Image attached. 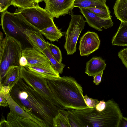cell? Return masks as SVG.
Wrapping results in <instances>:
<instances>
[{
    "instance_id": "6da1fadb",
    "label": "cell",
    "mask_w": 127,
    "mask_h": 127,
    "mask_svg": "<svg viewBox=\"0 0 127 127\" xmlns=\"http://www.w3.org/2000/svg\"><path fill=\"white\" fill-rule=\"evenodd\" d=\"M13 100L27 112L47 127H53V120L58 108L28 85L21 78L11 89Z\"/></svg>"
},
{
    "instance_id": "7a4b0ae2",
    "label": "cell",
    "mask_w": 127,
    "mask_h": 127,
    "mask_svg": "<svg viewBox=\"0 0 127 127\" xmlns=\"http://www.w3.org/2000/svg\"><path fill=\"white\" fill-rule=\"evenodd\" d=\"M46 80L54 96L64 109L89 108L84 100L82 87L74 78L64 76Z\"/></svg>"
},
{
    "instance_id": "3957f363",
    "label": "cell",
    "mask_w": 127,
    "mask_h": 127,
    "mask_svg": "<svg viewBox=\"0 0 127 127\" xmlns=\"http://www.w3.org/2000/svg\"><path fill=\"white\" fill-rule=\"evenodd\" d=\"M103 111L95 107L80 110H71L80 120L84 127H118L123 116L118 104L113 99L107 100Z\"/></svg>"
},
{
    "instance_id": "277c9868",
    "label": "cell",
    "mask_w": 127,
    "mask_h": 127,
    "mask_svg": "<svg viewBox=\"0 0 127 127\" xmlns=\"http://www.w3.org/2000/svg\"><path fill=\"white\" fill-rule=\"evenodd\" d=\"M1 25L5 35L12 37L20 42L23 49L32 46L25 31L30 29L39 31L29 23L19 12L11 13L5 11L1 17Z\"/></svg>"
},
{
    "instance_id": "5b68a950",
    "label": "cell",
    "mask_w": 127,
    "mask_h": 127,
    "mask_svg": "<svg viewBox=\"0 0 127 127\" xmlns=\"http://www.w3.org/2000/svg\"><path fill=\"white\" fill-rule=\"evenodd\" d=\"M22 47L20 42L14 38L5 35L0 32V79L3 78L9 67L20 66V59L22 56Z\"/></svg>"
},
{
    "instance_id": "8992f818",
    "label": "cell",
    "mask_w": 127,
    "mask_h": 127,
    "mask_svg": "<svg viewBox=\"0 0 127 127\" xmlns=\"http://www.w3.org/2000/svg\"><path fill=\"white\" fill-rule=\"evenodd\" d=\"M21 78L37 92L51 102L60 109H64L50 89L46 79L40 77L20 66Z\"/></svg>"
},
{
    "instance_id": "52a82bcc",
    "label": "cell",
    "mask_w": 127,
    "mask_h": 127,
    "mask_svg": "<svg viewBox=\"0 0 127 127\" xmlns=\"http://www.w3.org/2000/svg\"><path fill=\"white\" fill-rule=\"evenodd\" d=\"M20 12L26 19L39 31L55 25L53 17L45 9L37 4L31 7L20 9Z\"/></svg>"
},
{
    "instance_id": "ba28073f",
    "label": "cell",
    "mask_w": 127,
    "mask_h": 127,
    "mask_svg": "<svg viewBox=\"0 0 127 127\" xmlns=\"http://www.w3.org/2000/svg\"><path fill=\"white\" fill-rule=\"evenodd\" d=\"M70 15L71 19L65 33L64 45L67 55H73L76 52L78 39L86 22L83 16L81 15H74L72 12Z\"/></svg>"
},
{
    "instance_id": "9c48e42d",
    "label": "cell",
    "mask_w": 127,
    "mask_h": 127,
    "mask_svg": "<svg viewBox=\"0 0 127 127\" xmlns=\"http://www.w3.org/2000/svg\"><path fill=\"white\" fill-rule=\"evenodd\" d=\"M75 0H44L45 9L53 17L58 18L66 14L70 15L74 8Z\"/></svg>"
},
{
    "instance_id": "30bf717a",
    "label": "cell",
    "mask_w": 127,
    "mask_h": 127,
    "mask_svg": "<svg viewBox=\"0 0 127 127\" xmlns=\"http://www.w3.org/2000/svg\"><path fill=\"white\" fill-rule=\"evenodd\" d=\"M79 50L81 56H87L97 50L100 41L97 34L88 31L81 37Z\"/></svg>"
},
{
    "instance_id": "8fae6325",
    "label": "cell",
    "mask_w": 127,
    "mask_h": 127,
    "mask_svg": "<svg viewBox=\"0 0 127 127\" xmlns=\"http://www.w3.org/2000/svg\"><path fill=\"white\" fill-rule=\"evenodd\" d=\"M80 12L86 19L89 25L98 31L111 27L114 24L111 19H104L98 17L92 11L85 8H79Z\"/></svg>"
},
{
    "instance_id": "7c38bea8",
    "label": "cell",
    "mask_w": 127,
    "mask_h": 127,
    "mask_svg": "<svg viewBox=\"0 0 127 127\" xmlns=\"http://www.w3.org/2000/svg\"><path fill=\"white\" fill-rule=\"evenodd\" d=\"M25 67L36 75L46 79H51L60 77L59 73L54 69L51 65L28 64Z\"/></svg>"
},
{
    "instance_id": "4fadbf2b",
    "label": "cell",
    "mask_w": 127,
    "mask_h": 127,
    "mask_svg": "<svg viewBox=\"0 0 127 127\" xmlns=\"http://www.w3.org/2000/svg\"><path fill=\"white\" fill-rule=\"evenodd\" d=\"M22 56L26 58L28 64L51 65L48 58L44 54L32 47H27L23 49Z\"/></svg>"
},
{
    "instance_id": "5bb4252c",
    "label": "cell",
    "mask_w": 127,
    "mask_h": 127,
    "mask_svg": "<svg viewBox=\"0 0 127 127\" xmlns=\"http://www.w3.org/2000/svg\"><path fill=\"white\" fill-rule=\"evenodd\" d=\"M4 93L8 101L10 112L20 117L31 120L36 123L40 127H47L45 124L39 121L18 105L13 99L9 93Z\"/></svg>"
},
{
    "instance_id": "9a60e30c",
    "label": "cell",
    "mask_w": 127,
    "mask_h": 127,
    "mask_svg": "<svg viewBox=\"0 0 127 127\" xmlns=\"http://www.w3.org/2000/svg\"><path fill=\"white\" fill-rule=\"evenodd\" d=\"M25 34L32 47L43 53L47 48V41L45 40L42 35L39 31L27 29Z\"/></svg>"
},
{
    "instance_id": "2e32d148",
    "label": "cell",
    "mask_w": 127,
    "mask_h": 127,
    "mask_svg": "<svg viewBox=\"0 0 127 127\" xmlns=\"http://www.w3.org/2000/svg\"><path fill=\"white\" fill-rule=\"evenodd\" d=\"M21 78L20 66H11L0 80V83L2 86H9L11 90Z\"/></svg>"
},
{
    "instance_id": "e0dca14e",
    "label": "cell",
    "mask_w": 127,
    "mask_h": 127,
    "mask_svg": "<svg viewBox=\"0 0 127 127\" xmlns=\"http://www.w3.org/2000/svg\"><path fill=\"white\" fill-rule=\"evenodd\" d=\"M106 64L100 57H94L86 63L85 73L88 76H94L100 72L103 71Z\"/></svg>"
},
{
    "instance_id": "ac0fdd59",
    "label": "cell",
    "mask_w": 127,
    "mask_h": 127,
    "mask_svg": "<svg viewBox=\"0 0 127 127\" xmlns=\"http://www.w3.org/2000/svg\"><path fill=\"white\" fill-rule=\"evenodd\" d=\"M7 119L12 127H40L32 120L20 117L10 112L7 114Z\"/></svg>"
},
{
    "instance_id": "d6986e66",
    "label": "cell",
    "mask_w": 127,
    "mask_h": 127,
    "mask_svg": "<svg viewBox=\"0 0 127 127\" xmlns=\"http://www.w3.org/2000/svg\"><path fill=\"white\" fill-rule=\"evenodd\" d=\"M106 2L101 0H75L73 6L74 7H76L79 8H94L109 10Z\"/></svg>"
},
{
    "instance_id": "ffe728a7",
    "label": "cell",
    "mask_w": 127,
    "mask_h": 127,
    "mask_svg": "<svg viewBox=\"0 0 127 127\" xmlns=\"http://www.w3.org/2000/svg\"><path fill=\"white\" fill-rule=\"evenodd\" d=\"M112 43L114 45L127 46V22H121L112 39Z\"/></svg>"
},
{
    "instance_id": "44dd1931",
    "label": "cell",
    "mask_w": 127,
    "mask_h": 127,
    "mask_svg": "<svg viewBox=\"0 0 127 127\" xmlns=\"http://www.w3.org/2000/svg\"><path fill=\"white\" fill-rule=\"evenodd\" d=\"M113 9L117 19L121 22H127V0H116Z\"/></svg>"
},
{
    "instance_id": "7402d4cb",
    "label": "cell",
    "mask_w": 127,
    "mask_h": 127,
    "mask_svg": "<svg viewBox=\"0 0 127 127\" xmlns=\"http://www.w3.org/2000/svg\"><path fill=\"white\" fill-rule=\"evenodd\" d=\"M39 32L51 42L58 41L63 35L62 33L55 25L39 30Z\"/></svg>"
},
{
    "instance_id": "603a6c76",
    "label": "cell",
    "mask_w": 127,
    "mask_h": 127,
    "mask_svg": "<svg viewBox=\"0 0 127 127\" xmlns=\"http://www.w3.org/2000/svg\"><path fill=\"white\" fill-rule=\"evenodd\" d=\"M53 127H71L67 117V111L59 109L58 114L53 120Z\"/></svg>"
},
{
    "instance_id": "cb8c5ba5",
    "label": "cell",
    "mask_w": 127,
    "mask_h": 127,
    "mask_svg": "<svg viewBox=\"0 0 127 127\" xmlns=\"http://www.w3.org/2000/svg\"><path fill=\"white\" fill-rule=\"evenodd\" d=\"M43 54L48 58L54 69L59 73H62L64 68L65 66V65L62 63H60L58 62L47 48L43 51Z\"/></svg>"
},
{
    "instance_id": "d4e9b609",
    "label": "cell",
    "mask_w": 127,
    "mask_h": 127,
    "mask_svg": "<svg viewBox=\"0 0 127 127\" xmlns=\"http://www.w3.org/2000/svg\"><path fill=\"white\" fill-rule=\"evenodd\" d=\"M11 5L20 9L34 6L37 4L35 0H11Z\"/></svg>"
},
{
    "instance_id": "484cf974",
    "label": "cell",
    "mask_w": 127,
    "mask_h": 127,
    "mask_svg": "<svg viewBox=\"0 0 127 127\" xmlns=\"http://www.w3.org/2000/svg\"><path fill=\"white\" fill-rule=\"evenodd\" d=\"M47 48L52 55L60 63H62V53L59 48L56 45L47 41Z\"/></svg>"
},
{
    "instance_id": "4316f807",
    "label": "cell",
    "mask_w": 127,
    "mask_h": 127,
    "mask_svg": "<svg viewBox=\"0 0 127 127\" xmlns=\"http://www.w3.org/2000/svg\"><path fill=\"white\" fill-rule=\"evenodd\" d=\"M68 119L71 127H84L80 119L70 110L67 111Z\"/></svg>"
},
{
    "instance_id": "83f0119b",
    "label": "cell",
    "mask_w": 127,
    "mask_h": 127,
    "mask_svg": "<svg viewBox=\"0 0 127 127\" xmlns=\"http://www.w3.org/2000/svg\"><path fill=\"white\" fill-rule=\"evenodd\" d=\"M94 13L98 17L102 18L108 19H111L110 10H104L94 8H86Z\"/></svg>"
},
{
    "instance_id": "f1b7e54d",
    "label": "cell",
    "mask_w": 127,
    "mask_h": 127,
    "mask_svg": "<svg viewBox=\"0 0 127 127\" xmlns=\"http://www.w3.org/2000/svg\"><path fill=\"white\" fill-rule=\"evenodd\" d=\"M118 56L127 69V47L121 50L118 53Z\"/></svg>"
},
{
    "instance_id": "f546056e",
    "label": "cell",
    "mask_w": 127,
    "mask_h": 127,
    "mask_svg": "<svg viewBox=\"0 0 127 127\" xmlns=\"http://www.w3.org/2000/svg\"><path fill=\"white\" fill-rule=\"evenodd\" d=\"M84 98L86 104L89 108L95 107L99 102L97 99L90 98L87 95L84 96Z\"/></svg>"
},
{
    "instance_id": "4dcf8cb0",
    "label": "cell",
    "mask_w": 127,
    "mask_h": 127,
    "mask_svg": "<svg viewBox=\"0 0 127 127\" xmlns=\"http://www.w3.org/2000/svg\"><path fill=\"white\" fill-rule=\"evenodd\" d=\"M11 5V0H0V11L3 12Z\"/></svg>"
},
{
    "instance_id": "1f68e13d",
    "label": "cell",
    "mask_w": 127,
    "mask_h": 127,
    "mask_svg": "<svg viewBox=\"0 0 127 127\" xmlns=\"http://www.w3.org/2000/svg\"><path fill=\"white\" fill-rule=\"evenodd\" d=\"M0 105L1 106L6 107L8 106V102L4 94L1 89H0Z\"/></svg>"
},
{
    "instance_id": "d6a6232c",
    "label": "cell",
    "mask_w": 127,
    "mask_h": 127,
    "mask_svg": "<svg viewBox=\"0 0 127 127\" xmlns=\"http://www.w3.org/2000/svg\"><path fill=\"white\" fill-rule=\"evenodd\" d=\"M103 73V71H102L93 76V82L96 85H98L101 82Z\"/></svg>"
},
{
    "instance_id": "836d02e7",
    "label": "cell",
    "mask_w": 127,
    "mask_h": 127,
    "mask_svg": "<svg viewBox=\"0 0 127 127\" xmlns=\"http://www.w3.org/2000/svg\"><path fill=\"white\" fill-rule=\"evenodd\" d=\"M106 106V102L104 100L100 101L95 107L96 109L98 111L100 112L104 110Z\"/></svg>"
},
{
    "instance_id": "e575fe53",
    "label": "cell",
    "mask_w": 127,
    "mask_h": 127,
    "mask_svg": "<svg viewBox=\"0 0 127 127\" xmlns=\"http://www.w3.org/2000/svg\"><path fill=\"white\" fill-rule=\"evenodd\" d=\"M0 127H12V126L7 120H5L4 117L2 116L0 123Z\"/></svg>"
},
{
    "instance_id": "d590c367",
    "label": "cell",
    "mask_w": 127,
    "mask_h": 127,
    "mask_svg": "<svg viewBox=\"0 0 127 127\" xmlns=\"http://www.w3.org/2000/svg\"><path fill=\"white\" fill-rule=\"evenodd\" d=\"M19 64L20 66L25 67L28 64L26 58L24 56H22L19 60Z\"/></svg>"
},
{
    "instance_id": "8d00e7d4",
    "label": "cell",
    "mask_w": 127,
    "mask_h": 127,
    "mask_svg": "<svg viewBox=\"0 0 127 127\" xmlns=\"http://www.w3.org/2000/svg\"><path fill=\"white\" fill-rule=\"evenodd\" d=\"M118 127H127V118L123 117L121 118Z\"/></svg>"
},
{
    "instance_id": "74e56055",
    "label": "cell",
    "mask_w": 127,
    "mask_h": 127,
    "mask_svg": "<svg viewBox=\"0 0 127 127\" xmlns=\"http://www.w3.org/2000/svg\"><path fill=\"white\" fill-rule=\"evenodd\" d=\"M36 3L38 4V3L41 2V0H35Z\"/></svg>"
},
{
    "instance_id": "f35d334b",
    "label": "cell",
    "mask_w": 127,
    "mask_h": 127,
    "mask_svg": "<svg viewBox=\"0 0 127 127\" xmlns=\"http://www.w3.org/2000/svg\"><path fill=\"white\" fill-rule=\"evenodd\" d=\"M103 1H106V0H101Z\"/></svg>"
},
{
    "instance_id": "ab89813d",
    "label": "cell",
    "mask_w": 127,
    "mask_h": 127,
    "mask_svg": "<svg viewBox=\"0 0 127 127\" xmlns=\"http://www.w3.org/2000/svg\"><path fill=\"white\" fill-rule=\"evenodd\" d=\"M44 0H41V2H42L43 1H44Z\"/></svg>"
}]
</instances>
